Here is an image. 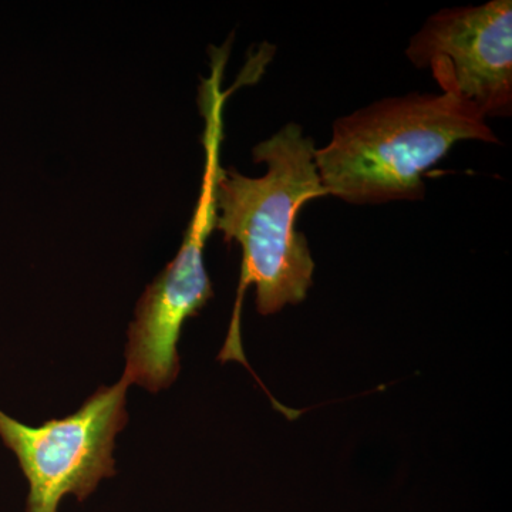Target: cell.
<instances>
[{
	"label": "cell",
	"mask_w": 512,
	"mask_h": 512,
	"mask_svg": "<svg viewBox=\"0 0 512 512\" xmlns=\"http://www.w3.org/2000/svg\"><path fill=\"white\" fill-rule=\"evenodd\" d=\"M316 150L302 127L289 123L252 151L255 163L266 164L265 175L251 178L234 168L218 171L215 229L227 244L238 242L242 249L237 308H242L249 285H255L256 309L265 316L308 295L315 262L295 224L303 205L328 197Z\"/></svg>",
	"instance_id": "6da1fadb"
},
{
	"label": "cell",
	"mask_w": 512,
	"mask_h": 512,
	"mask_svg": "<svg viewBox=\"0 0 512 512\" xmlns=\"http://www.w3.org/2000/svg\"><path fill=\"white\" fill-rule=\"evenodd\" d=\"M497 144L487 120L446 94L387 97L333 124L315 154L328 197L355 205L419 201L423 177L461 141Z\"/></svg>",
	"instance_id": "7a4b0ae2"
},
{
	"label": "cell",
	"mask_w": 512,
	"mask_h": 512,
	"mask_svg": "<svg viewBox=\"0 0 512 512\" xmlns=\"http://www.w3.org/2000/svg\"><path fill=\"white\" fill-rule=\"evenodd\" d=\"M231 92L221 83L202 84L200 107L205 119V164L201 194L185 231L177 256L137 303L136 318L127 332L126 369L128 383L158 393L167 389L180 373L178 340L188 319L207 305L214 292L204 265L205 242L215 229V181L220 171V148L224 131V104Z\"/></svg>",
	"instance_id": "3957f363"
},
{
	"label": "cell",
	"mask_w": 512,
	"mask_h": 512,
	"mask_svg": "<svg viewBox=\"0 0 512 512\" xmlns=\"http://www.w3.org/2000/svg\"><path fill=\"white\" fill-rule=\"evenodd\" d=\"M124 377L101 386L76 413L30 427L0 410V439L18 458L29 483L26 512H57L66 495L86 501L116 476V437L128 423Z\"/></svg>",
	"instance_id": "277c9868"
},
{
	"label": "cell",
	"mask_w": 512,
	"mask_h": 512,
	"mask_svg": "<svg viewBox=\"0 0 512 512\" xmlns=\"http://www.w3.org/2000/svg\"><path fill=\"white\" fill-rule=\"evenodd\" d=\"M406 56L419 69H430L441 94L484 120L510 116L511 0L434 13L410 40Z\"/></svg>",
	"instance_id": "5b68a950"
}]
</instances>
